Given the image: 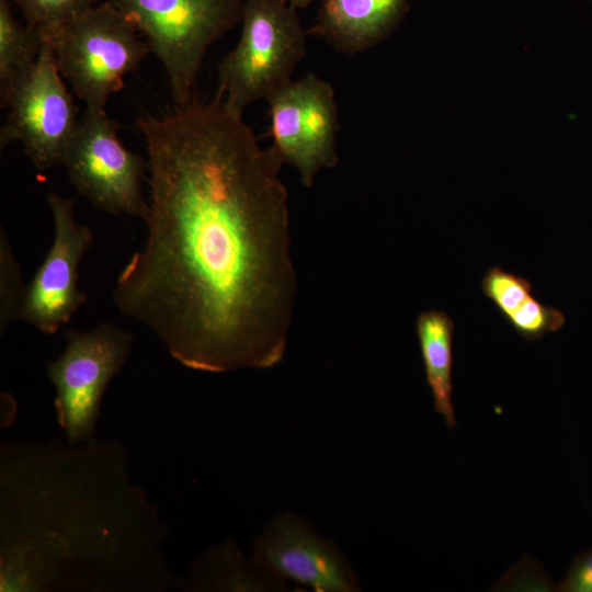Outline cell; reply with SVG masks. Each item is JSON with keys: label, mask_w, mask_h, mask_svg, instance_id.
Listing matches in <instances>:
<instances>
[{"label": "cell", "mask_w": 592, "mask_h": 592, "mask_svg": "<svg viewBox=\"0 0 592 592\" xmlns=\"http://www.w3.org/2000/svg\"><path fill=\"white\" fill-rule=\"evenodd\" d=\"M118 129L105 109L86 107L61 164L77 191L96 208L145 220L149 204L143 181L148 162L124 146Z\"/></svg>", "instance_id": "obj_7"}, {"label": "cell", "mask_w": 592, "mask_h": 592, "mask_svg": "<svg viewBox=\"0 0 592 592\" xmlns=\"http://www.w3.org/2000/svg\"><path fill=\"white\" fill-rule=\"evenodd\" d=\"M25 288L3 227L0 228V331L19 320Z\"/></svg>", "instance_id": "obj_17"}, {"label": "cell", "mask_w": 592, "mask_h": 592, "mask_svg": "<svg viewBox=\"0 0 592 592\" xmlns=\"http://www.w3.org/2000/svg\"><path fill=\"white\" fill-rule=\"evenodd\" d=\"M43 33L34 66L20 78L1 107H9L0 129V148L20 141L38 171L61 164L79 123L78 107L58 69L54 48Z\"/></svg>", "instance_id": "obj_8"}, {"label": "cell", "mask_w": 592, "mask_h": 592, "mask_svg": "<svg viewBox=\"0 0 592 592\" xmlns=\"http://www.w3.org/2000/svg\"><path fill=\"white\" fill-rule=\"evenodd\" d=\"M43 44L41 30L22 24L9 0H0V104L15 82L36 62Z\"/></svg>", "instance_id": "obj_16"}, {"label": "cell", "mask_w": 592, "mask_h": 592, "mask_svg": "<svg viewBox=\"0 0 592 592\" xmlns=\"http://www.w3.org/2000/svg\"><path fill=\"white\" fill-rule=\"evenodd\" d=\"M64 352L47 365L55 387L56 421L70 444L93 439L104 392L124 366L133 335L103 322L88 331L69 330Z\"/></svg>", "instance_id": "obj_6"}, {"label": "cell", "mask_w": 592, "mask_h": 592, "mask_svg": "<svg viewBox=\"0 0 592 592\" xmlns=\"http://www.w3.org/2000/svg\"><path fill=\"white\" fill-rule=\"evenodd\" d=\"M425 380L433 399L434 410L448 428L456 426L453 392L454 322L442 310L422 311L415 323Z\"/></svg>", "instance_id": "obj_14"}, {"label": "cell", "mask_w": 592, "mask_h": 592, "mask_svg": "<svg viewBox=\"0 0 592 592\" xmlns=\"http://www.w3.org/2000/svg\"><path fill=\"white\" fill-rule=\"evenodd\" d=\"M167 537L118 443L1 446V592L183 588L166 558Z\"/></svg>", "instance_id": "obj_2"}, {"label": "cell", "mask_w": 592, "mask_h": 592, "mask_svg": "<svg viewBox=\"0 0 592 592\" xmlns=\"http://www.w3.org/2000/svg\"><path fill=\"white\" fill-rule=\"evenodd\" d=\"M265 101L273 147L284 163L296 168L301 184L310 187L319 171L339 163L340 122L332 84L308 73L274 91Z\"/></svg>", "instance_id": "obj_9"}, {"label": "cell", "mask_w": 592, "mask_h": 592, "mask_svg": "<svg viewBox=\"0 0 592 592\" xmlns=\"http://www.w3.org/2000/svg\"><path fill=\"white\" fill-rule=\"evenodd\" d=\"M481 291L525 341L540 340L566 323V316L560 310L535 297L527 278L501 266H492L485 273Z\"/></svg>", "instance_id": "obj_13"}, {"label": "cell", "mask_w": 592, "mask_h": 592, "mask_svg": "<svg viewBox=\"0 0 592 592\" xmlns=\"http://www.w3.org/2000/svg\"><path fill=\"white\" fill-rule=\"evenodd\" d=\"M23 14L25 23L38 30H53L99 4L101 0H9Z\"/></svg>", "instance_id": "obj_18"}, {"label": "cell", "mask_w": 592, "mask_h": 592, "mask_svg": "<svg viewBox=\"0 0 592 592\" xmlns=\"http://www.w3.org/2000/svg\"><path fill=\"white\" fill-rule=\"evenodd\" d=\"M558 590L562 592H592V548L572 560Z\"/></svg>", "instance_id": "obj_19"}, {"label": "cell", "mask_w": 592, "mask_h": 592, "mask_svg": "<svg viewBox=\"0 0 592 592\" xmlns=\"http://www.w3.org/2000/svg\"><path fill=\"white\" fill-rule=\"evenodd\" d=\"M408 10V0H322L307 35L322 38L339 53L354 55L387 37Z\"/></svg>", "instance_id": "obj_12"}, {"label": "cell", "mask_w": 592, "mask_h": 592, "mask_svg": "<svg viewBox=\"0 0 592 592\" xmlns=\"http://www.w3.org/2000/svg\"><path fill=\"white\" fill-rule=\"evenodd\" d=\"M241 23L237 45L217 65V96L243 115L250 104L293 80L307 55V31L296 9L282 0H244Z\"/></svg>", "instance_id": "obj_3"}, {"label": "cell", "mask_w": 592, "mask_h": 592, "mask_svg": "<svg viewBox=\"0 0 592 592\" xmlns=\"http://www.w3.org/2000/svg\"><path fill=\"white\" fill-rule=\"evenodd\" d=\"M47 203L54 219V241L25 288L19 320L53 335L88 299L78 288V266L93 243V232L77 220L73 198L50 193Z\"/></svg>", "instance_id": "obj_10"}, {"label": "cell", "mask_w": 592, "mask_h": 592, "mask_svg": "<svg viewBox=\"0 0 592 592\" xmlns=\"http://www.w3.org/2000/svg\"><path fill=\"white\" fill-rule=\"evenodd\" d=\"M183 588L191 591H266L284 590L285 583L248 560L235 544L214 547L198 557L190 568Z\"/></svg>", "instance_id": "obj_15"}, {"label": "cell", "mask_w": 592, "mask_h": 592, "mask_svg": "<svg viewBox=\"0 0 592 592\" xmlns=\"http://www.w3.org/2000/svg\"><path fill=\"white\" fill-rule=\"evenodd\" d=\"M136 124L147 238L118 274L114 304L189 368L277 365L297 298L283 159L219 96Z\"/></svg>", "instance_id": "obj_1"}, {"label": "cell", "mask_w": 592, "mask_h": 592, "mask_svg": "<svg viewBox=\"0 0 592 592\" xmlns=\"http://www.w3.org/2000/svg\"><path fill=\"white\" fill-rule=\"evenodd\" d=\"M58 69L86 107L105 109L124 88V76L136 71L150 48L135 26L106 1L53 30Z\"/></svg>", "instance_id": "obj_5"}, {"label": "cell", "mask_w": 592, "mask_h": 592, "mask_svg": "<svg viewBox=\"0 0 592 592\" xmlns=\"http://www.w3.org/2000/svg\"><path fill=\"white\" fill-rule=\"evenodd\" d=\"M282 1L294 7L295 9L306 8L312 2V0H282Z\"/></svg>", "instance_id": "obj_20"}, {"label": "cell", "mask_w": 592, "mask_h": 592, "mask_svg": "<svg viewBox=\"0 0 592 592\" xmlns=\"http://www.w3.org/2000/svg\"><path fill=\"white\" fill-rule=\"evenodd\" d=\"M144 36L162 64L174 104L193 100L208 47L242 20L244 0H105Z\"/></svg>", "instance_id": "obj_4"}, {"label": "cell", "mask_w": 592, "mask_h": 592, "mask_svg": "<svg viewBox=\"0 0 592 592\" xmlns=\"http://www.w3.org/2000/svg\"><path fill=\"white\" fill-rule=\"evenodd\" d=\"M252 559L284 583L292 580L316 592L361 591L353 568L338 546L291 512L274 517L257 537Z\"/></svg>", "instance_id": "obj_11"}]
</instances>
